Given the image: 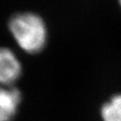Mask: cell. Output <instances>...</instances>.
<instances>
[{
  "label": "cell",
  "instance_id": "1",
  "mask_svg": "<svg viewBox=\"0 0 121 121\" xmlns=\"http://www.w3.org/2000/svg\"><path fill=\"white\" fill-rule=\"evenodd\" d=\"M8 26L15 41L24 51L35 54L45 48L48 30L39 15L33 13H16L10 19Z\"/></svg>",
  "mask_w": 121,
  "mask_h": 121
},
{
  "label": "cell",
  "instance_id": "2",
  "mask_svg": "<svg viewBox=\"0 0 121 121\" xmlns=\"http://www.w3.org/2000/svg\"><path fill=\"white\" fill-rule=\"evenodd\" d=\"M22 65L12 50L0 47V84L10 86L20 77Z\"/></svg>",
  "mask_w": 121,
  "mask_h": 121
},
{
  "label": "cell",
  "instance_id": "3",
  "mask_svg": "<svg viewBox=\"0 0 121 121\" xmlns=\"http://www.w3.org/2000/svg\"><path fill=\"white\" fill-rule=\"evenodd\" d=\"M22 99L20 91L11 86L0 85V121L12 120Z\"/></svg>",
  "mask_w": 121,
  "mask_h": 121
},
{
  "label": "cell",
  "instance_id": "4",
  "mask_svg": "<svg viewBox=\"0 0 121 121\" xmlns=\"http://www.w3.org/2000/svg\"><path fill=\"white\" fill-rule=\"evenodd\" d=\"M102 121H121V93L112 96L100 108Z\"/></svg>",
  "mask_w": 121,
  "mask_h": 121
},
{
  "label": "cell",
  "instance_id": "5",
  "mask_svg": "<svg viewBox=\"0 0 121 121\" xmlns=\"http://www.w3.org/2000/svg\"><path fill=\"white\" fill-rule=\"evenodd\" d=\"M118 4H119V6H120L121 8V0H118Z\"/></svg>",
  "mask_w": 121,
  "mask_h": 121
}]
</instances>
